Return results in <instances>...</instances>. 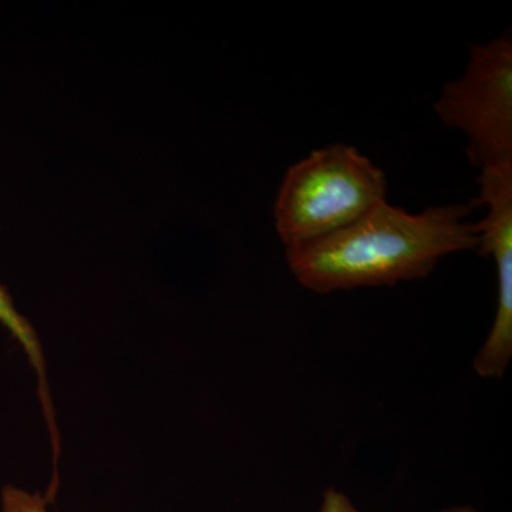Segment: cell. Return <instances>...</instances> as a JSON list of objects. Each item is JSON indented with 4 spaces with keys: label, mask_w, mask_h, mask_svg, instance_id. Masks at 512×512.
Returning <instances> with one entry per match:
<instances>
[{
    "label": "cell",
    "mask_w": 512,
    "mask_h": 512,
    "mask_svg": "<svg viewBox=\"0 0 512 512\" xmlns=\"http://www.w3.org/2000/svg\"><path fill=\"white\" fill-rule=\"evenodd\" d=\"M468 214L466 205L410 214L384 201L329 237L286 249V262L299 285L320 295L417 281L446 256L477 251Z\"/></svg>",
    "instance_id": "obj_1"
},
{
    "label": "cell",
    "mask_w": 512,
    "mask_h": 512,
    "mask_svg": "<svg viewBox=\"0 0 512 512\" xmlns=\"http://www.w3.org/2000/svg\"><path fill=\"white\" fill-rule=\"evenodd\" d=\"M383 171L348 144L312 151L286 171L275 201V227L286 249L349 227L386 201Z\"/></svg>",
    "instance_id": "obj_2"
},
{
    "label": "cell",
    "mask_w": 512,
    "mask_h": 512,
    "mask_svg": "<svg viewBox=\"0 0 512 512\" xmlns=\"http://www.w3.org/2000/svg\"><path fill=\"white\" fill-rule=\"evenodd\" d=\"M434 111L444 126L466 134L471 165L484 170L512 164L510 33L470 45L466 72L444 84Z\"/></svg>",
    "instance_id": "obj_3"
},
{
    "label": "cell",
    "mask_w": 512,
    "mask_h": 512,
    "mask_svg": "<svg viewBox=\"0 0 512 512\" xmlns=\"http://www.w3.org/2000/svg\"><path fill=\"white\" fill-rule=\"evenodd\" d=\"M480 195L487 215L477 222V251L493 256L497 271V308L487 339L473 360L483 379H501L512 360V164L481 170Z\"/></svg>",
    "instance_id": "obj_4"
},
{
    "label": "cell",
    "mask_w": 512,
    "mask_h": 512,
    "mask_svg": "<svg viewBox=\"0 0 512 512\" xmlns=\"http://www.w3.org/2000/svg\"><path fill=\"white\" fill-rule=\"evenodd\" d=\"M0 323L8 330L12 339L22 348L28 356L30 365L35 370L39 384V399L42 403L43 413L49 426L50 440H52L53 454L60 453V436L53 410L52 396H50L49 382L46 377V359L43 355L42 343L39 336L33 329L32 323L22 315L16 308L15 301L10 295L8 288L0 284Z\"/></svg>",
    "instance_id": "obj_5"
},
{
    "label": "cell",
    "mask_w": 512,
    "mask_h": 512,
    "mask_svg": "<svg viewBox=\"0 0 512 512\" xmlns=\"http://www.w3.org/2000/svg\"><path fill=\"white\" fill-rule=\"evenodd\" d=\"M49 503L46 495L32 494L15 485H6L0 497V512H49Z\"/></svg>",
    "instance_id": "obj_6"
},
{
    "label": "cell",
    "mask_w": 512,
    "mask_h": 512,
    "mask_svg": "<svg viewBox=\"0 0 512 512\" xmlns=\"http://www.w3.org/2000/svg\"><path fill=\"white\" fill-rule=\"evenodd\" d=\"M318 512H365L359 510L348 494L335 487H329L323 493Z\"/></svg>",
    "instance_id": "obj_7"
},
{
    "label": "cell",
    "mask_w": 512,
    "mask_h": 512,
    "mask_svg": "<svg viewBox=\"0 0 512 512\" xmlns=\"http://www.w3.org/2000/svg\"><path fill=\"white\" fill-rule=\"evenodd\" d=\"M439 512H480L476 510L474 507H470V505H456V507H448L444 508Z\"/></svg>",
    "instance_id": "obj_8"
}]
</instances>
